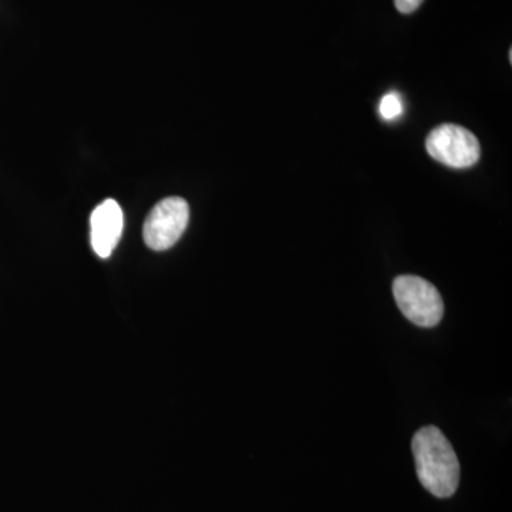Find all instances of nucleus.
<instances>
[{"label":"nucleus","instance_id":"obj_1","mask_svg":"<svg viewBox=\"0 0 512 512\" xmlns=\"http://www.w3.org/2000/svg\"><path fill=\"white\" fill-rule=\"evenodd\" d=\"M420 483L434 497L448 498L460 483V463L456 451L437 427L417 431L412 441Z\"/></svg>","mask_w":512,"mask_h":512},{"label":"nucleus","instance_id":"obj_2","mask_svg":"<svg viewBox=\"0 0 512 512\" xmlns=\"http://www.w3.org/2000/svg\"><path fill=\"white\" fill-rule=\"evenodd\" d=\"M393 295L400 311L420 328H434L444 315V303L436 286L420 276H397Z\"/></svg>","mask_w":512,"mask_h":512},{"label":"nucleus","instance_id":"obj_3","mask_svg":"<svg viewBox=\"0 0 512 512\" xmlns=\"http://www.w3.org/2000/svg\"><path fill=\"white\" fill-rule=\"evenodd\" d=\"M426 150L434 160L451 168H468L480 160L477 137L457 124H441L426 138Z\"/></svg>","mask_w":512,"mask_h":512},{"label":"nucleus","instance_id":"obj_4","mask_svg":"<svg viewBox=\"0 0 512 512\" xmlns=\"http://www.w3.org/2000/svg\"><path fill=\"white\" fill-rule=\"evenodd\" d=\"M190 221V207L180 197H168L158 202L144 224V241L154 251H165L183 237Z\"/></svg>","mask_w":512,"mask_h":512},{"label":"nucleus","instance_id":"obj_5","mask_svg":"<svg viewBox=\"0 0 512 512\" xmlns=\"http://www.w3.org/2000/svg\"><path fill=\"white\" fill-rule=\"evenodd\" d=\"M124 217L114 200L101 202L92 214V247L100 258H109L119 244Z\"/></svg>","mask_w":512,"mask_h":512},{"label":"nucleus","instance_id":"obj_6","mask_svg":"<svg viewBox=\"0 0 512 512\" xmlns=\"http://www.w3.org/2000/svg\"><path fill=\"white\" fill-rule=\"evenodd\" d=\"M404 110L403 100L399 93L390 92L380 100V117L386 121H393L402 116Z\"/></svg>","mask_w":512,"mask_h":512},{"label":"nucleus","instance_id":"obj_7","mask_svg":"<svg viewBox=\"0 0 512 512\" xmlns=\"http://www.w3.org/2000/svg\"><path fill=\"white\" fill-rule=\"evenodd\" d=\"M423 0H394V5H396L397 10L400 13H413L414 10L420 8Z\"/></svg>","mask_w":512,"mask_h":512}]
</instances>
